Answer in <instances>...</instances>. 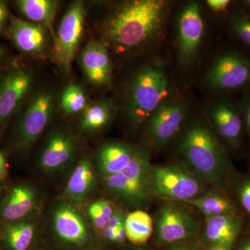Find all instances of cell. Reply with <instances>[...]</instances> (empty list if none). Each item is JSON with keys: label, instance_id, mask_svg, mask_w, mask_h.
<instances>
[{"label": "cell", "instance_id": "cell-20", "mask_svg": "<svg viewBox=\"0 0 250 250\" xmlns=\"http://www.w3.org/2000/svg\"><path fill=\"white\" fill-rule=\"evenodd\" d=\"M204 233L211 246H232L242 228L238 215H219L206 218Z\"/></svg>", "mask_w": 250, "mask_h": 250}, {"label": "cell", "instance_id": "cell-33", "mask_svg": "<svg viewBox=\"0 0 250 250\" xmlns=\"http://www.w3.org/2000/svg\"><path fill=\"white\" fill-rule=\"evenodd\" d=\"M97 203H98L99 208H100L105 221L108 224L112 215L114 214L115 211L116 210L114 206L111 202L107 201V200H100V201H97Z\"/></svg>", "mask_w": 250, "mask_h": 250}, {"label": "cell", "instance_id": "cell-22", "mask_svg": "<svg viewBox=\"0 0 250 250\" xmlns=\"http://www.w3.org/2000/svg\"><path fill=\"white\" fill-rule=\"evenodd\" d=\"M15 4L29 22L45 27L54 40L56 35L54 24L59 9V1L54 0H18L15 1Z\"/></svg>", "mask_w": 250, "mask_h": 250}, {"label": "cell", "instance_id": "cell-23", "mask_svg": "<svg viewBox=\"0 0 250 250\" xmlns=\"http://www.w3.org/2000/svg\"><path fill=\"white\" fill-rule=\"evenodd\" d=\"M197 208L206 218L219 215H237L236 205L223 192L214 191L184 202Z\"/></svg>", "mask_w": 250, "mask_h": 250}, {"label": "cell", "instance_id": "cell-24", "mask_svg": "<svg viewBox=\"0 0 250 250\" xmlns=\"http://www.w3.org/2000/svg\"><path fill=\"white\" fill-rule=\"evenodd\" d=\"M80 128L85 133H93L103 129L111 122L114 116L115 106L108 99L99 100L88 104L82 112Z\"/></svg>", "mask_w": 250, "mask_h": 250}, {"label": "cell", "instance_id": "cell-6", "mask_svg": "<svg viewBox=\"0 0 250 250\" xmlns=\"http://www.w3.org/2000/svg\"><path fill=\"white\" fill-rule=\"evenodd\" d=\"M203 181L184 164L154 166L150 169L153 197L168 202H184L202 195Z\"/></svg>", "mask_w": 250, "mask_h": 250}, {"label": "cell", "instance_id": "cell-32", "mask_svg": "<svg viewBox=\"0 0 250 250\" xmlns=\"http://www.w3.org/2000/svg\"><path fill=\"white\" fill-rule=\"evenodd\" d=\"M88 213L90 220L93 222L94 226L98 230H103L106 228L107 223L105 221L97 202L90 204L88 207Z\"/></svg>", "mask_w": 250, "mask_h": 250}, {"label": "cell", "instance_id": "cell-34", "mask_svg": "<svg viewBox=\"0 0 250 250\" xmlns=\"http://www.w3.org/2000/svg\"><path fill=\"white\" fill-rule=\"evenodd\" d=\"M9 11L4 1H0V34L5 30L8 25Z\"/></svg>", "mask_w": 250, "mask_h": 250}, {"label": "cell", "instance_id": "cell-7", "mask_svg": "<svg viewBox=\"0 0 250 250\" xmlns=\"http://www.w3.org/2000/svg\"><path fill=\"white\" fill-rule=\"evenodd\" d=\"M56 100L54 93L42 89L34 94L14 130L13 143L15 149L27 154L47 129L53 118Z\"/></svg>", "mask_w": 250, "mask_h": 250}, {"label": "cell", "instance_id": "cell-30", "mask_svg": "<svg viewBox=\"0 0 250 250\" xmlns=\"http://www.w3.org/2000/svg\"><path fill=\"white\" fill-rule=\"evenodd\" d=\"M206 3L213 12L225 16L232 11L235 4L231 0H207Z\"/></svg>", "mask_w": 250, "mask_h": 250}, {"label": "cell", "instance_id": "cell-1", "mask_svg": "<svg viewBox=\"0 0 250 250\" xmlns=\"http://www.w3.org/2000/svg\"><path fill=\"white\" fill-rule=\"evenodd\" d=\"M170 2L166 0L123 1L102 24L103 41L120 54L135 53L156 45L161 39Z\"/></svg>", "mask_w": 250, "mask_h": 250}, {"label": "cell", "instance_id": "cell-35", "mask_svg": "<svg viewBox=\"0 0 250 250\" xmlns=\"http://www.w3.org/2000/svg\"><path fill=\"white\" fill-rule=\"evenodd\" d=\"M125 219V218H123L121 212L116 210V211H115L114 214L112 215L106 226L115 229L121 228V227L124 225Z\"/></svg>", "mask_w": 250, "mask_h": 250}, {"label": "cell", "instance_id": "cell-42", "mask_svg": "<svg viewBox=\"0 0 250 250\" xmlns=\"http://www.w3.org/2000/svg\"><path fill=\"white\" fill-rule=\"evenodd\" d=\"M170 250H197L192 248H185V247H175Z\"/></svg>", "mask_w": 250, "mask_h": 250}, {"label": "cell", "instance_id": "cell-41", "mask_svg": "<svg viewBox=\"0 0 250 250\" xmlns=\"http://www.w3.org/2000/svg\"><path fill=\"white\" fill-rule=\"evenodd\" d=\"M240 250H250V236L245 242L244 244L242 246Z\"/></svg>", "mask_w": 250, "mask_h": 250}, {"label": "cell", "instance_id": "cell-37", "mask_svg": "<svg viewBox=\"0 0 250 250\" xmlns=\"http://www.w3.org/2000/svg\"><path fill=\"white\" fill-rule=\"evenodd\" d=\"M118 229L111 228L106 226V228L103 230L104 237L106 239L108 240V241H116Z\"/></svg>", "mask_w": 250, "mask_h": 250}, {"label": "cell", "instance_id": "cell-43", "mask_svg": "<svg viewBox=\"0 0 250 250\" xmlns=\"http://www.w3.org/2000/svg\"><path fill=\"white\" fill-rule=\"evenodd\" d=\"M4 50H3V49L1 48V46H0V60H1V59L2 58L3 56H4Z\"/></svg>", "mask_w": 250, "mask_h": 250}, {"label": "cell", "instance_id": "cell-5", "mask_svg": "<svg viewBox=\"0 0 250 250\" xmlns=\"http://www.w3.org/2000/svg\"><path fill=\"white\" fill-rule=\"evenodd\" d=\"M151 154L146 148L139 147L137 154L124 170L104 177L110 193L125 205L142 208L150 202Z\"/></svg>", "mask_w": 250, "mask_h": 250}, {"label": "cell", "instance_id": "cell-19", "mask_svg": "<svg viewBox=\"0 0 250 250\" xmlns=\"http://www.w3.org/2000/svg\"><path fill=\"white\" fill-rule=\"evenodd\" d=\"M96 183L93 164L85 156L81 159L70 175L65 189V195L75 205H82L93 192Z\"/></svg>", "mask_w": 250, "mask_h": 250}, {"label": "cell", "instance_id": "cell-12", "mask_svg": "<svg viewBox=\"0 0 250 250\" xmlns=\"http://www.w3.org/2000/svg\"><path fill=\"white\" fill-rule=\"evenodd\" d=\"M205 27L200 5L190 2L179 14L177 23V49L179 64L191 66L201 47Z\"/></svg>", "mask_w": 250, "mask_h": 250}, {"label": "cell", "instance_id": "cell-25", "mask_svg": "<svg viewBox=\"0 0 250 250\" xmlns=\"http://www.w3.org/2000/svg\"><path fill=\"white\" fill-rule=\"evenodd\" d=\"M126 238L135 245L147 243L154 231V223L150 215L142 210L129 213L125 219Z\"/></svg>", "mask_w": 250, "mask_h": 250}, {"label": "cell", "instance_id": "cell-31", "mask_svg": "<svg viewBox=\"0 0 250 250\" xmlns=\"http://www.w3.org/2000/svg\"><path fill=\"white\" fill-rule=\"evenodd\" d=\"M240 102H241L246 136H248L250 143V90L242 94Z\"/></svg>", "mask_w": 250, "mask_h": 250}, {"label": "cell", "instance_id": "cell-11", "mask_svg": "<svg viewBox=\"0 0 250 250\" xmlns=\"http://www.w3.org/2000/svg\"><path fill=\"white\" fill-rule=\"evenodd\" d=\"M154 226L158 241L172 244L195 236L200 224L190 210L178 202H169L158 211Z\"/></svg>", "mask_w": 250, "mask_h": 250}, {"label": "cell", "instance_id": "cell-9", "mask_svg": "<svg viewBox=\"0 0 250 250\" xmlns=\"http://www.w3.org/2000/svg\"><path fill=\"white\" fill-rule=\"evenodd\" d=\"M188 103L184 98H169L161 104L146 123L145 139L154 149H161L173 139L184 125Z\"/></svg>", "mask_w": 250, "mask_h": 250}, {"label": "cell", "instance_id": "cell-4", "mask_svg": "<svg viewBox=\"0 0 250 250\" xmlns=\"http://www.w3.org/2000/svg\"><path fill=\"white\" fill-rule=\"evenodd\" d=\"M205 82L210 89L223 95L250 90V49L238 43L223 49L208 67Z\"/></svg>", "mask_w": 250, "mask_h": 250}, {"label": "cell", "instance_id": "cell-21", "mask_svg": "<svg viewBox=\"0 0 250 250\" xmlns=\"http://www.w3.org/2000/svg\"><path fill=\"white\" fill-rule=\"evenodd\" d=\"M36 201L37 195L34 187L29 184L18 185L11 189L3 202L1 217L7 221H18L34 209Z\"/></svg>", "mask_w": 250, "mask_h": 250}, {"label": "cell", "instance_id": "cell-8", "mask_svg": "<svg viewBox=\"0 0 250 250\" xmlns=\"http://www.w3.org/2000/svg\"><path fill=\"white\" fill-rule=\"evenodd\" d=\"M231 95H223L213 103L209 111L210 123L229 152H241L246 135L241 102Z\"/></svg>", "mask_w": 250, "mask_h": 250}, {"label": "cell", "instance_id": "cell-38", "mask_svg": "<svg viewBox=\"0 0 250 250\" xmlns=\"http://www.w3.org/2000/svg\"><path fill=\"white\" fill-rule=\"evenodd\" d=\"M126 238V231H125L124 225H123V226L118 229L116 241L115 242H117V243H123Z\"/></svg>", "mask_w": 250, "mask_h": 250}, {"label": "cell", "instance_id": "cell-10", "mask_svg": "<svg viewBox=\"0 0 250 250\" xmlns=\"http://www.w3.org/2000/svg\"><path fill=\"white\" fill-rule=\"evenodd\" d=\"M85 8L83 1H74L62 20L54 39L52 57L54 62L67 72L83 37Z\"/></svg>", "mask_w": 250, "mask_h": 250}, {"label": "cell", "instance_id": "cell-2", "mask_svg": "<svg viewBox=\"0 0 250 250\" xmlns=\"http://www.w3.org/2000/svg\"><path fill=\"white\" fill-rule=\"evenodd\" d=\"M228 152L210 122L202 118L190 123L179 146V152L190 170L220 190L228 187L233 178Z\"/></svg>", "mask_w": 250, "mask_h": 250}, {"label": "cell", "instance_id": "cell-3", "mask_svg": "<svg viewBox=\"0 0 250 250\" xmlns=\"http://www.w3.org/2000/svg\"><path fill=\"white\" fill-rule=\"evenodd\" d=\"M170 81L160 61L146 62L140 67L128 85L124 102V116L131 129L146 124L156 108L170 98Z\"/></svg>", "mask_w": 250, "mask_h": 250}, {"label": "cell", "instance_id": "cell-40", "mask_svg": "<svg viewBox=\"0 0 250 250\" xmlns=\"http://www.w3.org/2000/svg\"><path fill=\"white\" fill-rule=\"evenodd\" d=\"M232 246H225V245H218L213 246L208 250H231Z\"/></svg>", "mask_w": 250, "mask_h": 250}, {"label": "cell", "instance_id": "cell-17", "mask_svg": "<svg viewBox=\"0 0 250 250\" xmlns=\"http://www.w3.org/2000/svg\"><path fill=\"white\" fill-rule=\"evenodd\" d=\"M139 149L123 142L104 143L97 152L95 167L104 177L119 173L129 165Z\"/></svg>", "mask_w": 250, "mask_h": 250}, {"label": "cell", "instance_id": "cell-15", "mask_svg": "<svg viewBox=\"0 0 250 250\" xmlns=\"http://www.w3.org/2000/svg\"><path fill=\"white\" fill-rule=\"evenodd\" d=\"M79 62L87 80L92 84L100 87L111 84L113 65L109 49L103 41H88L81 51Z\"/></svg>", "mask_w": 250, "mask_h": 250}, {"label": "cell", "instance_id": "cell-26", "mask_svg": "<svg viewBox=\"0 0 250 250\" xmlns=\"http://www.w3.org/2000/svg\"><path fill=\"white\" fill-rule=\"evenodd\" d=\"M226 29L236 42L250 50V17L233 8L226 15Z\"/></svg>", "mask_w": 250, "mask_h": 250}, {"label": "cell", "instance_id": "cell-16", "mask_svg": "<svg viewBox=\"0 0 250 250\" xmlns=\"http://www.w3.org/2000/svg\"><path fill=\"white\" fill-rule=\"evenodd\" d=\"M47 29L39 24L10 18L8 34L16 48L27 55L42 57L47 47Z\"/></svg>", "mask_w": 250, "mask_h": 250}, {"label": "cell", "instance_id": "cell-39", "mask_svg": "<svg viewBox=\"0 0 250 250\" xmlns=\"http://www.w3.org/2000/svg\"><path fill=\"white\" fill-rule=\"evenodd\" d=\"M6 172V164L4 156L0 152V179L4 178Z\"/></svg>", "mask_w": 250, "mask_h": 250}, {"label": "cell", "instance_id": "cell-14", "mask_svg": "<svg viewBox=\"0 0 250 250\" xmlns=\"http://www.w3.org/2000/svg\"><path fill=\"white\" fill-rule=\"evenodd\" d=\"M76 150V140L71 132L63 128L54 129L41 151L39 166L45 173H57L72 162Z\"/></svg>", "mask_w": 250, "mask_h": 250}, {"label": "cell", "instance_id": "cell-29", "mask_svg": "<svg viewBox=\"0 0 250 250\" xmlns=\"http://www.w3.org/2000/svg\"><path fill=\"white\" fill-rule=\"evenodd\" d=\"M238 198L242 208L250 215V177L244 179L238 186Z\"/></svg>", "mask_w": 250, "mask_h": 250}, {"label": "cell", "instance_id": "cell-36", "mask_svg": "<svg viewBox=\"0 0 250 250\" xmlns=\"http://www.w3.org/2000/svg\"><path fill=\"white\" fill-rule=\"evenodd\" d=\"M235 8L250 17V0H242L235 2Z\"/></svg>", "mask_w": 250, "mask_h": 250}, {"label": "cell", "instance_id": "cell-27", "mask_svg": "<svg viewBox=\"0 0 250 250\" xmlns=\"http://www.w3.org/2000/svg\"><path fill=\"white\" fill-rule=\"evenodd\" d=\"M34 225L18 222L6 227L4 239L13 250H27L34 239Z\"/></svg>", "mask_w": 250, "mask_h": 250}, {"label": "cell", "instance_id": "cell-28", "mask_svg": "<svg viewBox=\"0 0 250 250\" xmlns=\"http://www.w3.org/2000/svg\"><path fill=\"white\" fill-rule=\"evenodd\" d=\"M88 106L85 91L80 85L70 83L62 92L60 107L66 115H73L84 111Z\"/></svg>", "mask_w": 250, "mask_h": 250}, {"label": "cell", "instance_id": "cell-18", "mask_svg": "<svg viewBox=\"0 0 250 250\" xmlns=\"http://www.w3.org/2000/svg\"><path fill=\"white\" fill-rule=\"evenodd\" d=\"M53 227L57 236L70 244H83L88 238V230L83 218L66 202L61 203L54 210Z\"/></svg>", "mask_w": 250, "mask_h": 250}, {"label": "cell", "instance_id": "cell-13", "mask_svg": "<svg viewBox=\"0 0 250 250\" xmlns=\"http://www.w3.org/2000/svg\"><path fill=\"white\" fill-rule=\"evenodd\" d=\"M32 82V72L25 67H12L0 75V131L21 108Z\"/></svg>", "mask_w": 250, "mask_h": 250}]
</instances>
